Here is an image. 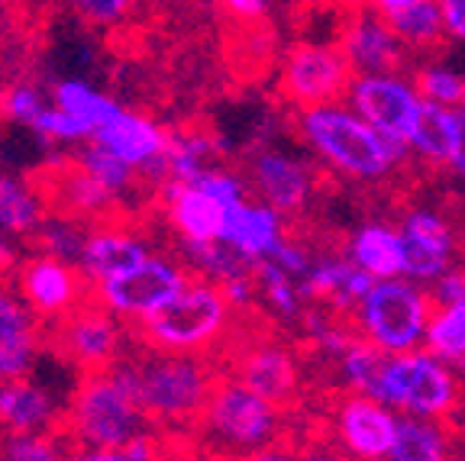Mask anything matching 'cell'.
Wrapping results in <instances>:
<instances>
[{
  "label": "cell",
  "mask_w": 465,
  "mask_h": 461,
  "mask_svg": "<svg viewBox=\"0 0 465 461\" xmlns=\"http://www.w3.org/2000/svg\"><path fill=\"white\" fill-rule=\"evenodd\" d=\"M114 378L136 397V404L149 419L162 423H188L201 419L203 407L211 400L213 381L211 368L188 352H162L143 348L139 358H116L110 368Z\"/></svg>",
  "instance_id": "obj_1"
},
{
  "label": "cell",
  "mask_w": 465,
  "mask_h": 461,
  "mask_svg": "<svg viewBox=\"0 0 465 461\" xmlns=\"http://www.w3.org/2000/svg\"><path fill=\"white\" fill-rule=\"evenodd\" d=\"M304 142L346 178H385L411 155L407 142L378 132L349 103H320L298 116Z\"/></svg>",
  "instance_id": "obj_2"
},
{
  "label": "cell",
  "mask_w": 465,
  "mask_h": 461,
  "mask_svg": "<svg viewBox=\"0 0 465 461\" xmlns=\"http://www.w3.org/2000/svg\"><path fill=\"white\" fill-rule=\"evenodd\" d=\"M232 303L220 284H184L165 307L139 319L136 332L143 346L162 352H197L211 346L230 323Z\"/></svg>",
  "instance_id": "obj_3"
},
{
  "label": "cell",
  "mask_w": 465,
  "mask_h": 461,
  "mask_svg": "<svg viewBox=\"0 0 465 461\" xmlns=\"http://www.w3.org/2000/svg\"><path fill=\"white\" fill-rule=\"evenodd\" d=\"M197 423L203 426V436L211 446L242 461L255 452H265L275 442L282 429V410L269 397L255 394L249 384L217 381Z\"/></svg>",
  "instance_id": "obj_4"
},
{
  "label": "cell",
  "mask_w": 465,
  "mask_h": 461,
  "mask_svg": "<svg viewBox=\"0 0 465 461\" xmlns=\"http://www.w3.org/2000/svg\"><path fill=\"white\" fill-rule=\"evenodd\" d=\"M145 413L114 371L84 375L74 387L65 433L94 448H130L143 439Z\"/></svg>",
  "instance_id": "obj_5"
},
{
  "label": "cell",
  "mask_w": 465,
  "mask_h": 461,
  "mask_svg": "<svg viewBox=\"0 0 465 461\" xmlns=\"http://www.w3.org/2000/svg\"><path fill=\"white\" fill-rule=\"evenodd\" d=\"M430 297L404 278L375 281L365 300L356 307L362 339L381 348L385 355L414 352L427 339L430 326Z\"/></svg>",
  "instance_id": "obj_6"
},
{
  "label": "cell",
  "mask_w": 465,
  "mask_h": 461,
  "mask_svg": "<svg viewBox=\"0 0 465 461\" xmlns=\"http://www.w3.org/2000/svg\"><path fill=\"white\" fill-rule=\"evenodd\" d=\"M375 397L391 410L443 419L456 407L459 387L446 361L414 348L404 355H388Z\"/></svg>",
  "instance_id": "obj_7"
},
{
  "label": "cell",
  "mask_w": 465,
  "mask_h": 461,
  "mask_svg": "<svg viewBox=\"0 0 465 461\" xmlns=\"http://www.w3.org/2000/svg\"><path fill=\"white\" fill-rule=\"evenodd\" d=\"M352 78L356 72L340 43H298L284 52L278 87L284 101L307 110L320 103H340Z\"/></svg>",
  "instance_id": "obj_8"
},
{
  "label": "cell",
  "mask_w": 465,
  "mask_h": 461,
  "mask_svg": "<svg viewBox=\"0 0 465 461\" xmlns=\"http://www.w3.org/2000/svg\"><path fill=\"white\" fill-rule=\"evenodd\" d=\"M101 307L104 303L97 300L94 290L52 323V348L65 361L78 365L81 375L110 371L120 358V329Z\"/></svg>",
  "instance_id": "obj_9"
},
{
  "label": "cell",
  "mask_w": 465,
  "mask_h": 461,
  "mask_svg": "<svg viewBox=\"0 0 465 461\" xmlns=\"http://www.w3.org/2000/svg\"><path fill=\"white\" fill-rule=\"evenodd\" d=\"M346 103L365 123H371L378 132L407 142L417 123V113L423 107V97L417 91L414 78H404L401 72H388L356 74L346 91Z\"/></svg>",
  "instance_id": "obj_10"
},
{
  "label": "cell",
  "mask_w": 465,
  "mask_h": 461,
  "mask_svg": "<svg viewBox=\"0 0 465 461\" xmlns=\"http://www.w3.org/2000/svg\"><path fill=\"white\" fill-rule=\"evenodd\" d=\"M184 284H188V278H184L182 268L165 259H153V255H149V259L139 261L130 271L94 284V290H97V300H101L107 310L120 313V317L143 319L159 310V307H165Z\"/></svg>",
  "instance_id": "obj_11"
},
{
  "label": "cell",
  "mask_w": 465,
  "mask_h": 461,
  "mask_svg": "<svg viewBox=\"0 0 465 461\" xmlns=\"http://www.w3.org/2000/svg\"><path fill=\"white\" fill-rule=\"evenodd\" d=\"M398 413L371 394L342 397L333 413V433L352 461H385L398 436Z\"/></svg>",
  "instance_id": "obj_12"
},
{
  "label": "cell",
  "mask_w": 465,
  "mask_h": 461,
  "mask_svg": "<svg viewBox=\"0 0 465 461\" xmlns=\"http://www.w3.org/2000/svg\"><path fill=\"white\" fill-rule=\"evenodd\" d=\"M336 43L346 52L349 65L356 74H388L404 68L407 45L394 33L391 20L381 16L378 10L365 7V4L349 10Z\"/></svg>",
  "instance_id": "obj_13"
},
{
  "label": "cell",
  "mask_w": 465,
  "mask_h": 461,
  "mask_svg": "<svg viewBox=\"0 0 465 461\" xmlns=\"http://www.w3.org/2000/svg\"><path fill=\"white\" fill-rule=\"evenodd\" d=\"M84 271H74L68 261L36 255L20 268V290L43 317H62L72 307H78L84 297L94 294V284Z\"/></svg>",
  "instance_id": "obj_14"
},
{
  "label": "cell",
  "mask_w": 465,
  "mask_h": 461,
  "mask_svg": "<svg viewBox=\"0 0 465 461\" xmlns=\"http://www.w3.org/2000/svg\"><path fill=\"white\" fill-rule=\"evenodd\" d=\"M404 242V274L414 281H436L450 271L452 230L433 210H414L401 223Z\"/></svg>",
  "instance_id": "obj_15"
},
{
  "label": "cell",
  "mask_w": 465,
  "mask_h": 461,
  "mask_svg": "<svg viewBox=\"0 0 465 461\" xmlns=\"http://www.w3.org/2000/svg\"><path fill=\"white\" fill-rule=\"evenodd\" d=\"M230 203L194 184V181H172L168 184V220L184 242H217L223 239Z\"/></svg>",
  "instance_id": "obj_16"
},
{
  "label": "cell",
  "mask_w": 465,
  "mask_h": 461,
  "mask_svg": "<svg viewBox=\"0 0 465 461\" xmlns=\"http://www.w3.org/2000/svg\"><path fill=\"white\" fill-rule=\"evenodd\" d=\"M252 188L262 203L275 207L278 213H298L311 197V172L304 162L291 159L278 149H262L249 165Z\"/></svg>",
  "instance_id": "obj_17"
},
{
  "label": "cell",
  "mask_w": 465,
  "mask_h": 461,
  "mask_svg": "<svg viewBox=\"0 0 465 461\" xmlns=\"http://www.w3.org/2000/svg\"><path fill=\"white\" fill-rule=\"evenodd\" d=\"M94 142L107 145L114 155L130 162L139 172L159 162L168 149V136L162 132L159 123H153L143 113H133V110H120L107 126L94 132Z\"/></svg>",
  "instance_id": "obj_18"
},
{
  "label": "cell",
  "mask_w": 465,
  "mask_h": 461,
  "mask_svg": "<svg viewBox=\"0 0 465 461\" xmlns=\"http://www.w3.org/2000/svg\"><path fill=\"white\" fill-rule=\"evenodd\" d=\"M282 232H284L282 213L275 207L240 201L236 207H230L223 239L232 249H240L249 261H262V259H272L284 245Z\"/></svg>",
  "instance_id": "obj_19"
},
{
  "label": "cell",
  "mask_w": 465,
  "mask_h": 461,
  "mask_svg": "<svg viewBox=\"0 0 465 461\" xmlns=\"http://www.w3.org/2000/svg\"><path fill=\"white\" fill-rule=\"evenodd\" d=\"M240 378L236 381L249 384L255 394L269 397L272 404H288L294 390H298V365L291 358L288 348L275 346V342H259L249 346L240 355Z\"/></svg>",
  "instance_id": "obj_20"
},
{
  "label": "cell",
  "mask_w": 465,
  "mask_h": 461,
  "mask_svg": "<svg viewBox=\"0 0 465 461\" xmlns=\"http://www.w3.org/2000/svg\"><path fill=\"white\" fill-rule=\"evenodd\" d=\"M465 136V123L456 107H443V103L423 101L420 113L411 136H407V149L420 155L430 165H452L459 145Z\"/></svg>",
  "instance_id": "obj_21"
},
{
  "label": "cell",
  "mask_w": 465,
  "mask_h": 461,
  "mask_svg": "<svg viewBox=\"0 0 465 461\" xmlns=\"http://www.w3.org/2000/svg\"><path fill=\"white\" fill-rule=\"evenodd\" d=\"M39 329L23 303L0 290V381L23 378L36 358Z\"/></svg>",
  "instance_id": "obj_22"
},
{
  "label": "cell",
  "mask_w": 465,
  "mask_h": 461,
  "mask_svg": "<svg viewBox=\"0 0 465 461\" xmlns=\"http://www.w3.org/2000/svg\"><path fill=\"white\" fill-rule=\"evenodd\" d=\"M371 284H375V278L362 271L352 259H327L313 261L304 281V297H320V300L333 303L340 310H346V307L356 310L371 290Z\"/></svg>",
  "instance_id": "obj_23"
},
{
  "label": "cell",
  "mask_w": 465,
  "mask_h": 461,
  "mask_svg": "<svg viewBox=\"0 0 465 461\" xmlns=\"http://www.w3.org/2000/svg\"><path fill=\"white\" fill-rule=\"evenodd\" d=\"M349 259L362 271H369L375 281L388 278H404V242L401 230H391L385 223H369L352 236L349 242Z\"/></svg>",
  "instance_id": "obj_24"
},
{
  "label": "cell",
  "mask_w": 465,
  "mask_h": 461,
  "mask_svg": "<svg viewBox=\"0 0 465 461\" xmlns=\"http://www.w3.org/2000/svg\"><path fill=\"white\" fill-rule=\"evenodd\" d=\"M149 259L145 245L139 242L136 236L120 230H101L87 239L84 259H81V268L94 284L107 281V278H116V274L130 271L139 261Z\"/></svg>",
  "instance_id": "obj_25"
},
{
  "label": "cell",
  "mask_w": 465,
  "mask_h": 461,
  "mask_svg": "<svg viewBox=\"0 0 465 461\" xmlns=\"http://www.w3.org/2000/svg\"><path fill=\"white\" fill-rule=\"evenodd\" d=\"M52 419H55V404L49 390L23 378L0 384V423H7L10 433H36Z\"/></svg>",
  "instance_id": "obj_26"
},
{
  "label": "cell",
  "mask_w": 465,
  "mask_h": 461,
  "mask_svg": "<svg viewBox=\"0 0 465 461\" xmlns=\"http://www.w3.org/2000/svg\"><path fill=\"white\" fill-rule=\"evenodd\" d=\"M385 461H450V436L436 419L404 413Z\"/></svg>",
  "instance_id": "obj_27"
},
{
  "label": "cell",
  "mask_w": 465,
  "mask_h": 461,
  "mask_svg": "<svg viewBox=\"0 0 465 461\" xmlns=\"http://www.w3.org/2000/svg\"><path fill=\"white\" fill-rule=\"evenodd\" d=\"M43 201L36 191L0 172V230L10 236H36L43 226Z\"/></svg>",
  "instance_id": "obj_28"
},
{
  "label": "cell",
  "mask_w": 465,
  "mask_h": 461,
  "mask_svg": "<svg viewBox=\"0 0 465 461\" xmlns=\"http://www.w3.org/2000/svg\"><path fill=\"white\" fill-rule=\"evenodd\" d=\"M394 26V33L401 36V43L407 49H436L446 36V23L443 10H440V0H414L411 7H404L401 14L388 16Z\"/></svg>",
  "instance_id": "obj_29"
},
{
  "label": "cell",
  "mask_w": 465,
  "mask_h": 461,
  "mask_svg": "<svg viewBox=\"0 0 465 461\" xmlns=\"http://www.w3.org/2000/svg\"><path fill=\"white\" fill-rule=\"evenodd\" d=\"M430 355H436L446 365H462L465 361V300L446 303L430 317L427 339H423Z\"/></svg>",
  "instance_id": "obj_30"
},
{
  "label": "cell",
  "mask_w": 465,
  "mask_h": 461,
  "mask_svg": "<svg viewBox=\"0 0 465 461\" xmlns=\"http://www.w3.org/2000/svg\"><path fill=\"white\" fill-rule=\"evenodd\" d=\"M420 91L423 101L443 103V107H459L465 101V72H459L450 62L440 58H427L423 65H417V72L411 74Z\"/></svg>",
  "instance_id": "obj_31"
},
{
  "label": "cell",
  "mask_w": 465,
  "mask_h": 461,
  "mask_svg": "<svg viewBox=\"0 0 465 461\" xmlns=\"http://www.w3.org/2000/svg\"><path fill=\"white\" fill-rule=\"evenodd\" d=\"M385 361L388 355L381 348H375L371 342L359 339V342H349L346 348L340 352V368H342V378L346 384L356 394H378V384H381V371H385Z\"/></svg>",
  "instance_id": "obj_32"
},
{
  "label": "cell",
  "mask_w": 465,
  "mask_h": 461,
  "mask_svg": "<svg viewBox=\"0 0 465 461\" xmlns=\"http://www.w3.org/2000/svg\"><path fill=\"white\" fill-rule=\"evenodd\" d=\"M74 162H78L81 168H84L91 178H97L107 191H126L133 184V178H136L139 168H133L130 162H124L120 155H114V152L107 149V145L101 142H91L84 145V149H78V155H74Z\"/></svg>",
  "instance_id": "obj_33"
},
{
  "label": "cell",
  "mask_w": 465,
  "mask_h": 461,
  "mask_svg": "<svg viewBox=\"0 0 465 461\" xmlns=\"http://www.w3.org/2000/svg\"><path fill=\"white\" fill-rule=\"evenodd\" d=\"M4 107H7V120L39 132V123H43V116L49 113L52 103L36 84L20 81V84H14L7 94H4Z\"/></svg>",
  "instance_id": "obj_34"
},
{
  "label": "cell",
  "mask_w": 465,
  "mask_h": 461,
  "mask_svg": "<svg viewBox=\"0 0 465 461\" xmlns=\"http://www.w3.org/2000/svg\"><path fill=\"white\" fill-rule=\"evenodd\" d=\"M4 461H65L55 436L45 433H10L4 442Z\"/></svg>",
  "instance_id": "obj_35"
},
{
  "label": "cell",
  "mask_w": 465,
  "mask_h": 461,
  "mask_svg": "<svg viewBox=\"0 0 465 461\" xmlns=\"http://www.w3.org/2000/svg\"><path fill=\"white\" fill-rule=\"evenodd\" d=\"M68 4L91 26H116L133 10V0H68Z\"/></svg>",
  "instance_id": "obj_36"
},
{
  "label": "cell",
  "mask_w": 465,
  "mask_h": 461,
  "mask_svg": "<svg viewBox=\"0 0 465 461\" xmlns=\"http://www.w3.org/2000/svg\"><path fill=\"white\" fill-rule=\"evenodd\" d=\"M433 297L440 307H446V303H462L465 300V274L446 271L443 278H436Z\"/></svg>",
  "instance_id": "obj_37"
},
{
  "label": "cell",
  "mask_w": 465,
  "mask_h": 461,
  "mask_svg": "<svg viewBox=\"0 0 465 461\" xmlns=\"http://www.w3.org/2000/svg\"><path fill=\"white\" fill-rule=\"evenodd\" d=\"M440 10H443L446 36L465 45V0H440Z\"/></svg>",
  "instance_id": "obj_38"
},
{
  "label": "cell",
  "mask_w": 465,
  "mask_h": 461,
  "mask_svg": "<svg viewBox=\"0 0 465 461\" xmlns=\"http://www.w3.org/2000/svg\"><path fill=\"white\" fill-rule=\"evenodd\" d=\"M220 4H223L226 14H232L236 20L252 23V20H262V16L269 14L272 0H220Z\"/></svg>",
  "instance_id": "obj_39"
},
{
  "label": "cell",
  "mask_w": 465,
  "mask_h": 461,
  "mask_svg": "<svg viewBox=\"0 0 465 461\" xmlns=\"http://www.w3.org/2000/svg\"><path fill=\"white\" fill-rule=\"evenodd\" d=\"M78 461H139L126 448H94V452L78 455Z\"/></svg>",
  "instance_id": "obj_40"
},
{
  "label": "cell",
  "mask_w": 465,
  "mask_h": 461,
  "mask_svg": "<svg viewBox=\"0 0 465 461\" xmlns=\"http://www.w3.org/2000/svg\"><path fill=\"white\" fill-rule=\"evenodd\" d=\"M365 7H371V10H378L381 16H394V14H401L404 7H411L414 0H362Z\"/></svg>",
  "instance_id": "obj_41"
},
{
  "label": "cell",
  "mask_w": 465,
  "mask_h": 461,
  "mask_svg": "<svg viewBox=\"0 0 465 461\" xmlns=\"http://www.w3.org/2000/svg\"><path fill=\"white\" fill-rule=\"evenodd\" d=\"M298 461H352L346 452H336V448H311V452H304Z\"/></svg>",
  "instance_id": "obj_42"
},
{
  "label": "cell",
  "mask_w": 465,
  "mask_h": 461,
  "mask_svg": "<svg viewBox=\"0 0 465 461\" xmlns=\"http://www.w3.org/2000/svg\"><path fill=\"white\" fill-rule=\"evenodd\" d=\"M242 461H298V458H291V455L282 452V448H265V452H255Z\"/></svg>",
  "instance_id": "obj_43"
},
{
  "label": "cell",
  "mask_w": 465,
  "mask_h": 461,
  "mask_svg": "<svg viewBox=\"0 0 465 461\" xmlns=\"http://www.w3.org/2000/svg\"><path fill=\"white\" fill-rule=\"evenodd\" d=\"M10 265H14V249H10V242L0 232V271H7Z\"/></svg>",
  "instance_id": "obj_44"
},
{
  "label": "cell",
  "mask_w": 465,
  "mask_h": 461,
  "mask_svg": "<svg viewBox=\"0 0 465 461\" xmlns=\"http://www.w3.org/2000/svg\"><path fill=\"white\" fill-rule=\"evenodd\" d=\"M452 172H456V174H462V178H465V136H462V145H459V152H456V159H452Z\"/></svg>",
  "instance_id": "obj_45"
},
{
  "label": "cell",
  "mask_w": 465,
  "mask_h": 461,
  "mask_svg": "<svg viewBox=\"0 0 465 461\" xmlns=\"http://www.w3.org/2000/svg\"><path fill=\"white\" fill-rule=\"evenodd\" d=\"M4 116H7V107H4V94H0V120H4Z\"/></svg>",
  "instance_id": "obj_46"
},
{
  "label": "cell",
  "mask_w": 465,
  "mask_h": 461,
  "mask_svg": "<svg viewBox=\"0 0 465 461\" xmlns=\"http://www.w3.org/2000/svg\"><path fill=\"white\" fill-rule=\"evenodd\" d=\"M456 110H459V116H462V123H465V101H462V103H459V107H456Z\"/></svg>",
  "instance_id": "obj_47"
}]
</instances>
